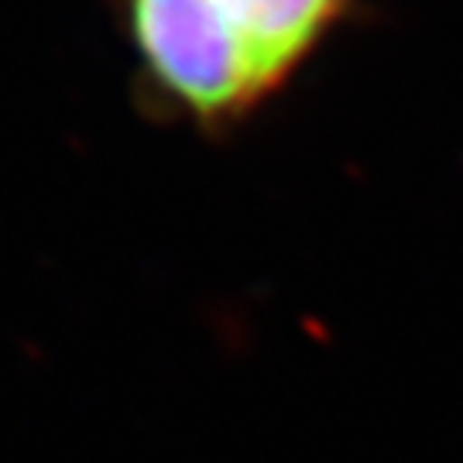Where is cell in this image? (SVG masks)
Returning a JSON list of instances; mask_svg holds the SVG:
<instances>
[{"label": "cell", "mask_w": 463, "mask_h": 463, "mask_svg": "<svg viewBox=\"0 0 463 463\" xmlns=\"http://www.w3.org/2000/svg\"><path fill=\"white\" fill-rule=\"evenodd\" d=\"M357 0H128L151 93L216 131L244 124L319 59Z\"/></svg>", "instance_id": "6da1fadb"}]
</instances>
